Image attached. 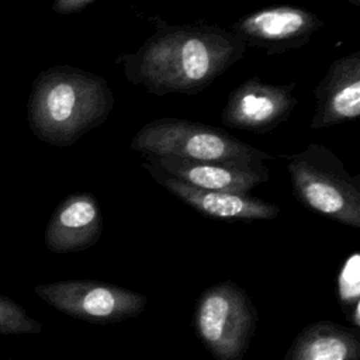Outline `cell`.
Segmentation results:
<instances>
[{"instance_id": "cell-1", "label": "cell", "mask_w": 360, "mask_h": 360, "mask_svg": "<svg viewBox=\"0 0 360 360\" xmlns=\"http://www.w3.org/2000/svg\"><path fill=\"white\" fill-rule=\"evenodd\" d=\"M246 45L211 24H162L138 49L120 55L125 79L149 94H197L242 59Z\"/></svg>"}, {"instance_id": "cell-2", "label": "cell", "mask_w": 360, "mask_h": 360, "mask_svg": "<svg viewBox=\"0 0 360 360\" xmlns=\"http://www.w3.org/2000/svg\"><path fill=\"white\" fill-rule=\"evenodd\" d=\"M114 103L103 76L72 65H55L34 79L27 121L39 141L66 148L105 122Z\"/></svg>"}, {"instance_id": "cell-3", "label": "cell", "mask_w": 360, "mask_h": 360, "mask_svg": "<svg viewBox=\"0 0 360 360\" xmlns=\"http://www.w3.org/2000/svg\"><path fill=\"white\" fill-rule=\"evenodd\" d=\"M287 172L295 198L308 210L343 225L360 228V177L321 143H309L288 158Z\"/></svg>"}, {"instance_id": "cell-4", "label": "cell", "mask_w": 360, "mask_h": 360, "mask_svg": "<svg viewBox=\"0 0 360 360\" xmlns=\"http://www.w3.org/2000/svg\"><path fill=\"white\" fill-rule=\"evenodd\" d=\"M131 149L142 155H169L197 162L259 163L271 158L225 129L176 117L145 124L132 136Z\"/></svg>"}, {"instance_id": "cell-5", "label": "cell", "mask_w": 360, "mask_h": 360, "mask_svg": "<svg viewBox=\"0 0 360 360\" xmlns=\"http://www.w3.org/2000/svg\"><path fill=\"white\" fill-rule=\"evenodd\" d=\"M194 326L215 360H242L255 333L256 309L242 287L224 280L200 294Z\"/></svg>"}, {"instance_id": "cell-6", "label": "cell", "mask_w": 360, "mask_h": 360, "mask_svg": "<svg viewBox=\"0 0 360 360\" xmlns=\"http://www.w3.org/2000/svg\"><path fill=\"white\" fill-rule=\"evenodd\" d=\"M34 292L56 311L93 323H114L136 318L148 305V298L98 280H63L42 283Z\"/></svg>"}, {"instance_id": "cell-7", "label": "cell", "mask_w": 360, "mask_h": 360, "mask_svg": "<svg viewBox=\"0 0 360 360\" xmlns=\"http://www.w3.org/2000/svg\"><path fill=\"white\" fill-rule=\"evenodd\" d=\"M322 27L323 21L307 8L276 4L240 17L229 31L246 46L262 48L267 55H276L304 46Z\"/></svg>"}, {"instance_id": "cell-8", "label": "cell", "mask_w": 360, "mask_h": 360, "mask_svg": "<svg viewBox=\"0 0 360 360\" xmlns=\"http://www.w3.org/2000/svg\"><path fill=\"white\" fill-rule=\"evenodd\" d=\"M295 83H266L252 76L233 89L221 111L225 127L267 134L285 122L297 105Z\"/></svg>"}, {"instance_id": "cell-9", "label": "cell", "mask_w": 360, "mask_h": 360, "mask_svg": "<svg viewBox=\"0 0 360 360\" xmlns=\"http://www.w3.org/2000/svg\"><path fill=\"white\" fill-rule=\"evenodd\" d=\"M142 167L176 198L205 217L221 221H269L280 214L278 205L250 194L214 191L186 184L146 159Z\"/></svg>"}, {"instance_id": "cell-10", "label": "cell", "mask_w": 360, "mask_h": 360, "mask_svg": "<svg viewBox=\"0 0 360 360\" xmlns=\"http://www.w3.org/2000/svg\"><path fill=\"white\" fill-rule=\"evenodd\" d=\"M311 129H323L360 117V51L335 59L314 90Z\"/></svg>"}, {"instance_id": "cell-11", "label": "cell", "mask_w": 360, "mask_h": 360, "mask_svg": "<svg viewBox=\"0 0 360 360\" xmlns=\"http://www.w3.org/2000/svg\"><path fill=\"white\" fill-rule=\"evenodd\" d=\"M145 156L146 160L158 165L180 181L205 190L249 194L256 186H260L270 179V172L263 162L225 163L187 160L169 155Z\"/></svg>"}, {"instance_id": "cell-12", "label": "cell", "mask_w": 360, "mask_h": 360, "mask_svg": "<svg viewBox=\"0 0 360 360\" xmlns=\"http://www.w3.org/2000/svg\"><path fill=\"white\" fill-rule=\"evenodd\" d=\"M103 232V214L91 193H72L53 210L44 233L48 250L73 253L94 246Z\"/></svg>"}, {"instance_id": "cell-13", "label": "cell", "mask_w": 360, "mask_h": 360, "mask_svg": "<svg viewBox=\"0 0 360 360\" xmlns=\"http://www.w3.org/2000/svg\"><path fill=\"white\" fill-rule=\"evenodd\" d=\"M284 360H360V339L343 325L318 321L295 338Z\"/></svg>"}, {"instance_id": "cell-14", "label": "cell", "mask_w": 360, "mask_h": 360, "mask_svg": "<svg viewBox=\"0 0 360 360\" xmlns=\"http://www.w3.org/2000/svg\"><path fill=\"white\" fill-rule=\"evenodd\" d=\"M336 297L349 322L360 326V255L353 252L336 276Z\"/></svg>"}, {"instance_id": "cell-15", "label": "cell", "mask_w": 360, "mask_h": 360, "mask_svg": "<svg viewBox=\"0 0 360 360\" xmlns=\"http://www.w3.org/2000/svg\"><path fill=\"white\" fill-rule=\"evenodd\" d=\"M42 325L18 302L0 294V335H37Z\"/></svg>"}, {"instance_id": "cell-16", "label": "cell", "mask_w": 360, "mask_h": 360, "mask_svg": "<svg viewBox=\"0 0 360 360\" xmlns=\"http://www.w3.org/2000/svg\"><path fill=\"white\" fill-rule=\"evenodd\" d=\"M93 1L96 0H53L52 10L56 14H62V15L75 14L89 7Z\"/></svg>"}, {"instance_id": "cell-17", "label": "cell", "mask_w": 360, "mask_h": 360, "mask_svg": "<svg viewBox=\"0 0 360 360\" xmlns=\"http://www.w3.org/2000/svg\"><path fill=\"white\" fill-rule=\"evenodd\" d=\"M346 1H349L354 7H360V0H346Z\"/></svg>"}, {"instance_id": "cell-18", "label": "cell", "mask_w": 360, "mask_h": 360, "mask_svg": "<svg viewBox=\"0 0 360 360\" xmlns=\"http://www.w3.org/2000/svg\"><path fill=\"white\" fill-rule=\"evenodd\" d=\"M0 360H3V359H0Z\"/></svg>"}]
</instances>
